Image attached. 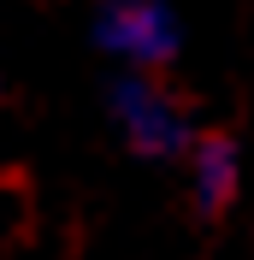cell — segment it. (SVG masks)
<instances>
[{"label":"cell","instance_id":"cell-1","mask_svg":"<svg viewBox=\"0 0 254 260\" xmlns=\"http://www.w3.org/2000/svg\"><path fill=\"white\" fill-rule=\"evenodd\" d=\"M95 36H101V48L124 65H160L177 48V24L160 0H107Z\"/></svg>","mask_w":254,"mask_h":260},{"label":"cell","instance_id":"cell-2","mask_svg":"<svg viewBox=\"0 0 254 260\" xmlns=\"http://www.w3.org/2000/svg\"><path fill=\"white\" fill-rule=\"evenodd\" d=\"M112 113H118V124H124V136H130L136 154L166 160V154H183V148H189L183 113L160 95L154 83H142V77H124L118 89H112Z\"/></svg>","mask_w":254,"mask_h":260},{"label":"cell","instance_id":"cell-3","mask_svg":"<svg viewBox=\"0 0 254 260\" xmlns=\"http://www.w3.org/2000/svg\"><path fill=\"white\" fill-rule=\"evenodd\" d=\"M189 183H195V201L201 207H225L231 189H237V154H231V142H195Z\"/></svg>","mask_w":254,"mask_h":260}]
</instances>
